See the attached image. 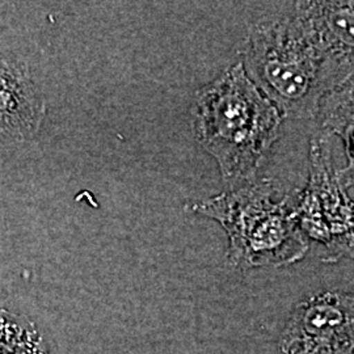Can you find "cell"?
<instances>
[{"mask_svg":"<svg viewBox=\"0 0 354 354\" xmlns=\"http://www.w3.org/2000/svg\"><path fill=\"white\" fill-rule=\"evenodd\" d=\"M44 104L23 70L0 59V133L26 137L37 130Z\"/></svg>","mask_w":354,"mask_h":354,"instance_id":"cell-6","label":"cell"},{"mask_svg":"<svg viewBox=\"0 0 354 354\" xmlns=\"http://www.w3.org/2000/svg\"><path fill=\"white\" fill-rule=\"evenodd\" d=\"M353 295L326 290L297 304L283 328L281 354H353Z\"/></svg>","mask_w":354,"mask_h":354,"instance_id":"cell-5","label":"cell"},{"mask_svg":"<svg viewBox=\"0 0 354 354\" xmlns=\"http://www.w3.org/2000/svg\"><path fill=\"white\" fill-rule=\"evenodd\" d=\"M241 64L281 115L292 118L314 117L329 92L353 79V55L329 46L301 1L251 28Z\"/></svg>","mask_w":354,"mask_h":354,"instance_id":"cell-1","label":"cell"},{"mask_svg":"<svg viewBox=\"0 0 354 354\" xmlns=\"http://www.w3.org/2000/svg\"><path fill=\"white\" fill-rule=\"evenodd\" d=\"M273 192L269 180H252L188 207L225 228L232 266L241 269L290 266L304 259L308 239L294 209L288 206V198L276 203Z\"/></svg>","mask_w":354,"mask_h":354,"instance_id":"cell-3","label":"cell"},{"mask_svg":"<svg viewBox=\"0 0 354 354\" xmlns=\"http://www.w3.org/2000/svg\"><path fill=\"white\" fill-rule=\"evenodd\" d=\"M281 124L279 109L253 84L241 64L230 67L197 95L198 140L228 183L252 181L279 140Z\"/></svg>","mask_w":354,"mask_h":354,"instance_id":"cell-2","label":"cell"},{"mask_svg":"<svg viewBox=\"0 0 354 354\" xmlns=\"http://www.w3.org/2000/svg\"><path fill=\"white\" fill-rule=\"evenodd\" d=\"M319 112L323 115L326 131L342 137L349 163L353 165V79L329 92L320 104Z\"/></svg>","mask_w":354,"mask_h":354,"instance_id":"cell-7","label":"cell"},{"mask_svg":"<svg viewBox=\"0 0 354 354\" xmlns=\"http://www.w3.org/2000/svg\"><path fill=\"white\" fill-rule=\"evenodd\" d=\"M33 324L28 317L0 308V354H11Z\"/></svg>","mask_w":354,"mask_h":354,"instance_id":"cell-8","label":"cell"},{"mask_svg":"<svg viewBox=\"0 0 354 354\" xmlns=\"http://www.w3.org/2000/svg\"><path fill=\"white\" fill-rule=\"evenodd\" d=\"M11 354H49L48 346L44 342L42 336L39 335L35 323L26 329V335L23 336L21 342L17 344Z\"/></svg>","mask_w":354,"mask_h":354,"instance_id":"cell-9","label":"cell"},{"mask_svg":"<svg viewBox=\"0 0 354 354\" xmlns=\"http://www.w3.org/2000/svg\"><path fill=\"white\" fill-rule=\"evenodd\" d=\"M328 131L315 136L310 150V180L294 209L307 239L322 243L326 261H337L353 251V165L337 168Z\"/></svg>","mask_w":354,"mask_h":354,"instance_id":"cell-4","label":"cell"}]
</instances>
